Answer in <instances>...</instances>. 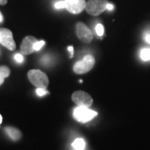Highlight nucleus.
Segmentation results:
<instances>
[{"label": "nucleus", "mask_w": 150, "mask_h": 150, "mask_svg": "<svg viewBox=\"0 0 150 150\" xmlns=\"http://www.w3.org/2000/svg\"><path fill=\"white\" fill-rule=\"evenodd\" d=\"M28 79L33 85L36 88H47L48 86V78L41 70L32 69L28 73Z\"/></svg>", "instance_id": "obj_1"}, {"label": "nucleus", "mask_w": 150, "mask_h": 150, "mask_svg": "<svg viewBox=\"0 0 150 150\" xmlns=\"http://www.w3.org/2000/svg\"><path fill=\"white\" fill-rule=\"evenodd\" d=\"M95 64V59L93 55L88 54L83 57V59L77 62L74 66V71L75 74H83L90 70L94 67Z\"/></svg>", "instance_id": "obj_2"}, {"label": "nucleus", "mask_w": 150, "mask_h": 150, "mask_svg": "<svg viewBox=\"0 0 150 150\" xmlns=\"http://www.w3.org/2000/svg\"><path fill=\"white\" fill-rule=\"evenodd\" d=\"M98 112L91 110L88 107H81L78 106L74 110V118L78 122L82 123H86L96 117Z\"/></svg>", "instance_id": "obj_3"}, {"label": "nucleus", "mask_w": 150, "mask_h": 150, "mask_svg": "<svg viewBox=\"0 0 150 150\" xmlns=\"http://www.w3.org/2000/svg\"><path fill=\"white\" fill-rule=\"evenodd\" d=\"M108 0H88L86 3V12L93 16H98L106 10Z\"/></svg>", "instance_id": "obj_4"}, {"label": "nucleus", "mask_w": 150, "mask_h": 150, "mask_svg": "<svg viewBox=\"0 0 150 150\" xmlns=\"http://www.w3.org/2000/svg\"><path fill=\"white\" fill-rule=\"evenodd\" d=\"M0 44L8 48L10 51H13L16 48V43L14 42L13 33L5 28H0Z\"/></svg>", "instance_id": "obj_5"}, {"label": "nucleus", "mask_w": 150, "mask_h": 150, "mask_svg": "<svg viewBox=\"0 0 150 150\" xmlns=\"http://www.w3.org/2000/svg\"><path fill=\"white\" fill-rule=\"evenodd\" d=\"M72 100L75 104L81 107H90L93 103L92 97L84 91L74 92L72 94Z\"/></svg>", "instance_id": "obj_6"}, {"label": "nucleus", "mask_w": 150, "mask_h": 150, "mask_svg": "<svg viewBox=\"0 0 150 150\" xmlns=\"http://www.w3.org/2000/svg\"><path fill=\"white\" fill-rule=\"evenodd\" d=\"M76 33L79 39L83 43H89L93 40V33L83 23H78L76 25Z\"/></svg>", "instance_id": "obj_7"}, {"label": "nucleus", "mask_w": 150, "mask_h": 150, "mask_svg": "<svg viewBox=\"0 0 150 150\" xmlns=\"http://www.w3.org/2000/svg\"><path fill=\"white\" fill-rule=\"evenodd\" d=\"M66 8L73 14L80 13L83 10L85 9L86 0H65Z\"/></svg>", "instance_id": "obj_8"}, {"label": "nucleus", "mask_w": 150, "mask_h": 150, "mask_svg": "<svg viewBox=\"0 0 150 150\" xmlns=\"http://www.w3.org/2000/svg\"><path fill=\"white\" fill-rule=\"evenodd\" d=\"M37 38L33 36H26L23 39L20 46V51L23 55H28L34 52V44L37 42Z\"/></svg>", "instance_id": "obj_9"}, {"label": "nucleus", "mask_w": 150, "mask_h": 150, "mask_svg": "<svg viewBox=\"0 0 150 150\" xmlns=\"http://www.w3.org/2000/svg\"><path fill=\"white\" fill-rule=\"evenodd\" d=\"M4 132L13 141H18L22 138V133L14 127H5Z\"/></svg>", "instance_id": "obj_10"}, {"label": "nucleus", "mask_w": 150, "mask_h": 150, "mask_svg": "<svg viewBox=\"0 0 150 150\" xmlns=\"http://www.w3.org/2000/svg\"><path fill=\"white\" fill-rule=\"evenodd\" d=\"M10 75V69L7 66H0V86L4 82V79Z\"/></svg>", "instance_id": "obj_11"}, {"label": "nucleus", "mask_w": 150, "mask_h": 150, "mask_svg": "<svg viewBox=\"0 0 150 150\" xmlns=\"http://www.w3.org/2000/svg\"><path fill=\"white\" fill-rule=\"evenodd\" d=\"M73 148L74 149V150H84L86 147V142L84 141L83 139H76L73 143Z\"/></svg>", "instance_id": "obj_12"}, {"label": "nucleus", "mask_w": 150, "mask_h": 150, "mask_svg": "<svg viewBox=\"0 0 150 150\" xmlns=\"http://www.w3.org/2000/svg\"><path fill=\"white\" fill-rule=\"evenodd\" d=\"M139 57L141 60H143L144 62L150 61V48H142L140 51Z\"/></svg>", "instance_id": "obj_13"}, {"label": "nucleus", "mask_w": 150, "mask_h": 150, "mask_svg": "<svg viewBox=\"0 0 150 150\" xmlns=\"http://www.w3.org/2000/svg\"><path fill=\"white\" fill-rule=\"evenodd\" d=\"M143 37H144L145 42L150 44V24L148 25L147 28L144 29V33H143Z\"/></svg>", "instance_id": "obj_14"}, {"label": "nucleus", "mask_w": 150, "mask_h": 150, "mask_svg": "<svg viewBox=\"0 0 150 150\" xmlns=\"http://www.w3.org/2000/svg\"><path fill=\"white\" fill-rule=\"evenodd\" d=\"M95 31H96L97 35L98 37H102L104 33V28L101 23H98L96 25V28H95Z\"/></svg>", "instance_id": "obj_15"}, {"label": "nucleus", "mask_w": 150, "mask_h": 150, "mask_svg": "<svg viewBox=\"0 0 150 150\" xmlns=\"http://www.w3.org/2000/svg\"><path fill=\"white\" fill-rule=\"evenodd\" d=\"M45 44V42L43 40H41V41H37L35 44H34V51H38L40 50L43 45Z\"/></svg>", "instance_id": "obj_16"}, {"label": "nucleus", "mask_w": 150, "mask_h": 150, "mask_svg": "<svg viewBox=\"0 0 150 150\" xmlns=\"http://www.w3.org/2000/svg\"><path fill=\"white\" fill-rule=\"evenodd\" d=\"M66 2L65 1H59V2H57L55 4H54V7L57 8V9H61V8H66Z\"/></svg>", "instance_id": "obj_17"}, {"label": "nucleus", "mask_w": 150, "mask_h": 150, "mask_svg": "<svg viewBox=\"0 0 150 150\" xmlns=\"http://www.w3.org/2000/svg\"><path fill=\"white\" fill-rule=\"evenodd\" d=\"M36 93L38 94V96L42 97L43 96V95H45V94H47L48 92H47V90H46L45 88H37V89H36Z\"/></svg>", "instance_id": "obj_18"}, {"label": "nucleus", "mask_w": 150, "mask_h": 150, "mask_svg": "<svg viewBox=\"0 0 150 150\" xmlns=\"http://www.w3.org/2000/svg\"><path fill=\"white\" fill-rule=\"evenodd\" d=\"M14 59L17 63H23V56L21 54H16L14 55Z\"/></svg>", "instance_id": "obj_19"}, {"label": "nucleus", "mask_w": 150, "mask_h": 150, "mask_svg": "<svg viewBox=\"0 0 150 150\" xmlns=\"http://www.w3.org/2000/svg\"><path fill=\"white\" fill-rule=\"evenodd\" d=\"M68 50L70 52L69 58H73V56H74V47L73 46H69Z\"/></svg>", "instance_id": "obj_20"}, {"label": "nucleus", "mask_w": 150, "mask_h": 150, "mask_svg": "<svg viewBox=\"0 0 150 150\" xmlns=\"http://www.w3.org/2000/svg\"><path fill=\"white\" fill-rule=\"evenodd\" d=\"M106 8H107L108 10H109V11L112 10V9H113V5L108 3V4H107V6H106Z\"/></svg>", "instance_id": "obj_21"}, {"label": "nucleus", "mask_w": 150, "mask_h": 150, "mask_svg": "<svg viewBox=\"0 0 150 150\" xmlns=\"http://www.w3.org/2000/svg\"><path fill=\"white\" fill-rule=\"evenodd\" d=\"M8 3V0H0V5H5Z\"/></svg>", "instance_id": "obj_22"}, {"label": "nucleus", "mask_w": 150, "mask_h": 150, "mask_svg": "<svg viewBox=\"0 0 150 150\" xmlns=\"http://www.w3.org/2000/svg\"><path fill=\"white\" fill-rule=\"evenodd\" d=\"M4 20V17H3V14H2V13L0 12V23H2Z\"/></svg>", "instance_id": "obj_23"}, {"label": "nucleus", "mask_w": 150, "mask_h": 150, "mask_svg": "<svg viewBox=\"0 0 150 150\" xmlns=\"http://www.w3.org/2000/svg\"><path fill=\"white\" fill-rule=\"evenodd\" d=\"M2 121H3V118H2V115L0 114V124L2 123Z\"/></svg>", "instance_id": "obj_24"}]
</instances>
